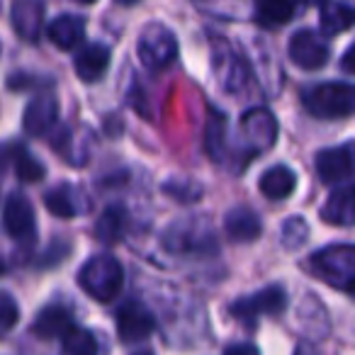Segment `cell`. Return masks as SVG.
Returning <instances> with one entry per match:
<instances>
[{
    "instance_id": "26",
    "label": "cell",
    "mask_w": 355,
    "mask_h": 355,
    "mask_svg": "<svg viewBox=\"0 0 355 355\" xmlns=\"http://www.w3.org/2000/svg\"><path fill=\"white\" fill-rule=\"evenodd\" d=\"M20 321V306L12 300V295L0 292V334L10 331Z\"/></svg>"
},
{
    "instance_id": "4",
    "label": "cell",
    "mask_w": 355,
    "mask_h": 355,
    "mask_svg": "<svg viewBox=\"0 0 355 355\" xmlns=\"http://www.w3.org/2000/svg\"><path fill=\"white\" fill-rule=\"evenodd\" d=\"M137 54H139V61H141L148 71H161L175 61L178 40L166 25L151 22V25L144 27L141 35H139Z\"/></svg>"
},
{
    "instance_id": "30",
    "label": "cell",
    "mask_w": 355,
    "mask_h": 355,
    "mask_svg": "<svg viewBox=\"0 0 355 355\" xmlns=\"http://www.w3.org/2000/svg\"><path fill=\"white\" fill-rule=\"evenodd\" d=\"M304 6H324V3H329V0H302Z\"/></svg>"
},
{
    "instance_id": "17",
    "label": "cell",
    "mask_w": 355,
    "mask_h": 355,
    "mask_svg": "<svg viewBox=\"0 0 355 355\" xmlns=\"http://www.w3.org/2000/svg\"><path fill=\"white\" fill-rule=\"evenodd\" d=\"M295 185H297V178L295 173L290 171L287 166H275V168H268L266 173L261 175V193L266 195L268 200H287L292 193H295Z\"/></svg>"
},
{
    "instance_id": "13",
    "label": "cell",
    "mask_w": 355,
    "mask_h": 355,
    "mask_svg": "<svg viewBox=\"0 0 355 355\" xmlns=\"http://www.w3.org/2000/svg\"><path fill=\"white\" fill-rule=\"evenodd\" d=\"M44 202H46V209L56 217H78L88 209V202H85V195L80 193L78 188L73 185H59V188L49 190L44 195Z\"/></svg>"
},
{
    "instance_id": "10",
    "label": "cell",
    "mask_w": 355,
    "mask_h": 355,
    "mask_svg": "<svg viewBox=\"0 0 355 355\" xmlns=\"http://www.w3.org/2000/svg\"><path fill=\"white\" fill-rule=\"evenodd\" d=\"M241 132H243V137L248 139L251 146L266 151L277 139V122L268 110L256 107V110H248L241 117Z\"/></svg>"
},
{
    "instance_id": "3",
    "label": "cell",
    "mask_w": 355,
    "mask_h": 355,
    "mask_svg": "<svg viewBox=\"0 0 355 355\" xmlns=\"http://www.w3.org/2000/svg\"><path fill=\"white\" fill-rule=\"evenodd\" d=\"M304 107L314 117L338 119L355 112V85L348 83H321L304 93Z\"/></svg>"
},
{
    "instance_id": "22",
    "label": "cell",
    "mask_w": 355,
    "mask_h": 355,
    "mask_svg": "<svg viewBox=\"0 0 355 355\" xmlns=\"http://www.w3.org/2000/svg\"><path fill=\"white\" fill-rule=\"evenodd\" d=\"M258 6V20L263 25H285L295 12L292 0H256Z\"/></svg>"
},
{
    "instance_id": "28",
    "label": "cell",
    "mask_w": 355,
    "mask_h": 355,
    "mask_svg": "<svg viewBox=\"0 0 355 355\" xmlns=\"http://www.w3.org/2000/svg\"><path fill=\"white\" fill-rule=\"evenodd\" d=\"M224 355H261V353H258V348L251 343H234L224 350Z\"/></svg>"
},
{
    "instance_id": "16",
    "label": "cell",
    "mask_w": 355,
    "mask_h": 355,
    "mask_svg": "<svg viewBox=\"0 0 355 355\" xmlns=\"http://www.w3.org/2000/svg\"><path fill=\"white\" fill-rule=\"evenodd\" d=\"M224 232L232 241L236 243H248V241H256L261 236L263 227H261V219L253 209L248 207H236L227 214L224 219Z\"/></svg>"
},
{
    "instance_id": "2",
    "label": "cell",
    "mask_w": 355,
    "mask_h": 355,
    "mask_svg": "<svg viewBox=\"0 0 355 355\" xmlns=\"http://www.w3.org/2000/svg\"><path fill=\"white\" fill-rule=\"evenodd\" d=\"M124 282V270L114 256H93L78 272V285L98 302H112Z\"/></svg>"
},
{
    "instance_id": "34",
    "label": "cell",
    "mask_w": 355,
    "mask_h": 355,
    "mask_svg": "<svg viewBox=\"0 0 355 355\" xmlns=\"http://www.w3.org/2000/svg\"><path fill=\"white\" fill-rule=\"evenodd\" d=\"M80 3H95V0H80Z\"/></svg>"
},
{
    "instance_id": "23",
    "label": "cell",
    "mask_w": 355,
    "mask_h": 355,
    "mask_svg": "<svg viewBox=\"0 0 355 355\" xmlns=\"http://www.w3.org/2000/svg\"><path fill=\"white\" fill-rule=\"evenodd\" d=\"M64 353L66 355H98V340L88 329L71 326L64 336Z\"/></svg>"
},
{
    "instance_id": "19",
    "label": "cell",
    "mask_w": 355,
    "mask_h": 355,
    "mask_svg": "<svg viewBox=\"0 0 355 355\" xmlns=\"http://www.w3.org/2000/svg\"><path fill=\"white\" fill-rule=\"evenodd\" d=\"M85 37V22L76 15H61L49 25V40L59 49H73L83 42Z\"/></svg>"
},
{
    "instance_id": "18",
    "label": "cell",
    "mask_w": 355,
    "mask_h": 355,
    "mask_svg": "<svg viewBox=\"0 0 355 355\" xmlns=\"http://www.w3.org/2000/svg\"><path fill=\"white\" fill-rule=\"evenodd\" d=\"M71 326H73V321H71L69 309H64V306H59V304H51L40 311L32 331H35L37 336H42V338H64Z\"/></svg>"
},
{
    "instance_id": "25",
    "label": "cell",
    "mask_w": 355,
    "mask_h": 355,
    "mask_svg": "<svg viewBox=\"0 0 355 355\" xmlns=\"http://www.w3.org/2000/svg\"><path fill=\"white\" fill-rule=\"evenodd\" d=\"M309 239V227L302 217H290L282 227V246L285 248H300Z\"/></svg>"
},
{
    "instance_id": "9",
    "label": "cell",
    "mask_w": 355,
    "mask_h": 355,
    "mask_svg": "<svg viewBox=\"0 0 355 355\" xmlns=\"http://www.w3.org/2000/svg\"><path fill=\"white\" fill-rule=\"evenodd\" d=\"M290 59L300 69L316 71L329 61V46L319 35H314L309 30H300L290 40Z\"/></svg>"
},
{
    "instance_id": "8",
    "label": "cell",
    "mask_w": 355,
    "mask_h": 355,
    "mask_svg": "<svg viewBox=\"0 0 355 355\" xmlns=\"http://www.w3.org/2000/svg\"><path fill=\"white\" fill-rule=\"evenodd\" d=\"M153 314L141 302H124L117 311V334L124 343L144 340L153 331Z\"/></svg>"
},
{
    "instance_id": "1",
    "label": "cell",
    "mask_w": 355,
    "mask_h": 355,
    "mask_svg": "<svg viewBox=\"0 0 355 355\" xmlns=\"http://www.w3.org/2000/svg\"><path fill=\"white\" fill-rule=\"evenodd\" d=\"M311 261V270L319 275L326 285L355 297V246L353 243H338V246L319 248Z\"/></svg>"
},
{
    "instance_id": "12",
    "label": "cell",
    "mask_w": 355,
    "mask_h": 355,
    "mask_svg": "<svg viewBox=\"0 0 355 355\" xmlns=\"http://www.w3.org/2000/svg\"><path fill=\"white\" fill-rule=\"evenodd\" d=\"M44 25V6L40 0H15L12 3V27L27 42H37Z\"/></svg>"
},
{
    "instance_id": "20",
    "label": "cell",
    "mask_w": 355,
    "mask_h": 355,
    "mask_svg": "<svg viewBox=\"0 0 355 355\" xmlns=\"http://www.w3.org/2000/svg\"><path fill=\"white\" fill-rule=\"evenodd\" d=\"M355 25V8L345 3H324L321 6V30L326 35H340Z\"/></svg>"
},
{
    "instance_id": "7",
    "label": "cell",
    "mask_w": 355,
    "mask_h": 355,
    "mask_svg": "<svg viewBox=\"0 0 355 355\" xmlns=\"http://www.w3.org/2000/svg\"><path fill=\"white\" fill-rule=\"evenodd\" d=\"M355 171V144H343L336 148H324L316 153V173L326 185L340 183Z\"/></svg>"
},
{
    "instance_id": "33",
    "label": "cell",
    "mask_w": 355,
    "mask_h": 355,
    "mask_svg": "<svg viewBox=\"0 0 355 355\" xmlns=\"http://www.w3.org/2000/svg\"><path fill=\"white\" fill-rule=\"evenodd\" d=\"M137 355H151V353H148V350H144V353H137Z\"/></svg>"
},
{
    "instance_id": "15",
    "label": "cell",
    "mask_w": 355,
    "mask_h": 355,
    "mask_svg": "<svg viewBox=\"0 0 355 355\" xmlns=\"http://www.w3.org/2000/svg\"><path fill=\"white\" fill-rule=\"evenodd\" d=\"M110 49L105 44H88L76 56V73L83 83H95L107 73Z\"/></svg>"
},
{
    "instance_id": "32",
    "label": "cell",
    "mask_w": 355,
    "mask_h": 355,
    "mask_svg": "<svg viewBox=\"0 0 355 355\" xmlns=\"http://www.w3.org/2000/svg\"><path fill=\"white\" fill-rule=\"evenodd\" d=\"M3 270H6V266H3V261H0V272H3Z\"/></svg>"
},
{
    "instance_id": "14",
    "label": "cell",
    "mask_w": 355,
    "mask_h": 355,
    "mask_svg": "<svg viewBox=\"0 0 355 355\" xmlns=\"http://www.w3.org/2000/svg\"><path fill=\"white\" fill-rule=\"evenodd\" d=\"M321 219L336 227H355V183L326 200L321 207Z\"/></svg>"
},
{
    "instance_id": "24",
    "label": "cell",
    "mask_w": 355,
    "mask_h": 355,
    "mask_svg": "<svg viewBox=\"0 0 355 355\" xmlns=\"http://www.w3.org/2000/svg\"><path fill=\"white\" fill-rule=\"evenodd\" d=\"M15 173L22 183H37V180H42V178L46 175V168L42 166L32 153H27L25 148H22L15 156Z\"/></svg>"
},
{
    "instance_id": "11",
    "label": "cell",
    "mask_w": 355,
    "mask_h": 355,
    "mask_svg": "<svg viewBox=\"0 0 355 355\" xmlns=\"http://www.w3.org/2000/svg\"><path fill=\"white\" fill-rule=\"evenodd\" d=\"M56 117H59V103H56L54 95H37L25 110V132L32 134V137H42L46 134L51 127L56 124Z\"/></svg>"
},
{
    "instance_id": "21",
    "label": "cell",
    "mask_w": 355,
    "mask_h": 355,
    "mask_svg": "<svg viewBox=\"0 0 355 355\" xmlns=\"http://www.w3.org/2000/svg\"><path fill=\"white\" fill-rule=\"evenodd\" d=\"M124 227H127V212L119 207H110L103 212L98 227H95V234H98L100 241L105 243H117L119 236L124 234Z\"/></svg>"
},
{
    "instance_id": "6",
    "label": "cell",
    "mask_w": 355,
    "mask_h": 355,
    "mask_svg": "<svg viewBox=\"0 0 355 355\" xmlns=\"http://www.w3.org/2000/svg\"><path fill=\"white\" fill-rule=\"evenodd\" d=\"M3 224H6V232L10 234L15 241H32L37 234V217L35 207L25 195L12 193L6 200V207H3Z\"/></svg>"
},
{
    "instance_id": "27",
    "label": "cell",
    "mask_w": 355,
    "mask_h": 355,
    "mask_svg": "<svg viewBox=\"0 0 355 355\" xmlns=\"http://www.w3.org/2000/svg\"><path fill=\"white\" fill-rule=\"evenodd\" d=\"M222 146H224V117L222 114H212V119H209V134H207V148L212 153V158L222 156Z\"/></svg>"
},
{
    "instance_id": "29",
    "label": "cell",
    "mask_w": 355,
    "mask_h": 355,
    "mask_svg": "<svg viewBox=\"0 0 355 355\" xmlns=\"http://www.w3.org/2000/svg\"><path fill=\"white\" fill-rule=\"evenodd\" d=\"M340 69L348 71V73H355V44L343 54V59H340Z\"/></svg>"
},
{
    "instance_id": "31",
    "label": "cell",
    "mask_w": 355,
    "mask_h": 355,
    "mask_svg": "<svg viewBox=\"0 0 355 355\" xmlns=\"http://www.w3.org/2000/svg\"><path fill=\"white\" fill-rule=\"evenodd\" d=\"M119 6H134V3H139V0H117Z\"/></svg>"
},
{
    "instance_id": "5",
    "label": "cell",
    "mask_w": 355,
    "mask_h": 355,
    "mask_svg": "<svg viewBox=\"0 0 355 355\" xmlns=\"http://www.w3.org/2000/svg\"><path fill=\"white\" fill-rule=\"evenodd\" d=\"M285 306H287L285 290H282L280 285H270V287H266V290L256 292V295L246 297V300L236 302L232 311L246 326H253L258 321L256 316H261V314H280V311H285Z\"/></svg>"
}]
</instances>
